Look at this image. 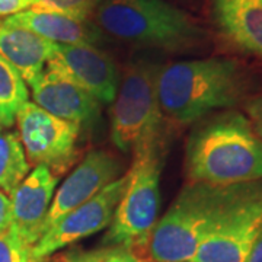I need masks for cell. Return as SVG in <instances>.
Instances as JSON below:
<instances>
[{
	"label": "cell",
	"instance_id": "cell-22",
	"mask_svg": "<svg viewBox=\"0 0 262 262\" xmlns=\"http://www.w3.org/2000/svg\"><path fill=\"white\" fill-rule=\"evenodd\" d=\"M246 114L248 120L255 134L262 140V94L249 99L246 103Z\"/></svg>",
	"mask_w": 262,
	"mask_h": 262
},
{
	"label": "cell",
	"instance_id": "cell-19",
	"mask_svg": "<svg viewBox=\"0 0 262 262\" xmlns=\"http://www.w3.org/2000/svg\"><path fill=\"white\" fill-rule=\"evenodd\" d=\"M102 0H31V8L56 12L66 16L91 20Z\"/></svg>",
	"mask_w": 262,
	"mask_h": 262
},
{
	"label": "cell",
	"instance_id": "cell-6",
	"mask_svg": "<svg viewBox=\"0 0 262 262\" xmlns=\"http://www.w3.org/2000/svg\"><path fill=\"white\" fill-rule=\"evenodd\" d=\"M160 64L137 60L127 66L113 101L111 140L124 153H134L166 136L158 99Z\"/></svg>",
	"mask_w": 262,
	"mask_h": 262
},
{
	"label": "cell",
	"instance_id": "cell-4",
	"mask_svg": "<svg viewBox=\"0 0 262 262\" xmlns=\"http://www.w3.org/2000/svg\"><path fill=\"white\" fill-rule=\"evenodd\" d=\"M242 184L210 185L189 182L155 226L144 262H189L217 217Z\"/></svg>",
	"mask_w": 262,
	"mask_h": 262
},
{
	"label": "cell",
	"instance_id": "cell-23",
	"mask_svg": "<svg viewBox=\"0 0 262 262\" xmlns=\"http://www.w3.org/2000/svg\"><path fill=\"white\" fill-rule=\"evenodd\" d=\"M31 8V0H0V19L13 16Z\"/></svg>",
	"mask_w": 262,
	"mask_h": 262
},
{
	"label": "cell",
	"instance_id": "cell-7",
	"mask_svg": "<svg viewBox=\"0 0 262 262\" xmlns=\"http://www.w3.org/2000/svg\"><path fill=\"white\" fill-rule=\"evenodd\" d=\"M262 227V181L242 184L189 262H246Z\"/></svg>",
	"mask_w": 262,
	"mask_h": 262
},
{
	"label": "cell",
	"instance_id": "cell-12",
	"mask_svg": "<svg viewBox=\"0 0 262 262\" xmlns=\"http://www.w3.org/2000/svg\"><path fill=\"white\" fill-rule=\"evenodd\" d=\"M58 179L46 166H35L10 195V227L32 246L42 236Z\"/></svg>",
	"mask_w": 262,
	"mask_h": 262
},
{
	"label": "cell",
	"instance_id": "cell-18",
	"mask_svg": "<svg viewBox=\"0 0 262 262\" xmlns=\"http://www.w3.org/2000/svg\"><path fill=\"white\" fill-rule=\"evenodd\" d=\"M28 98V88L22 76L0 56V128H10L15 124L16 114Z\"/></svg>",
	"mask_w": 262,
	"mask_h": 262
},
{
	"label": "cell",
	"instance_id": "cell-9",
	"mask_svg": "<svg viewBox=\"0 0 262 262\" xmlns=\"http://www.w3.org/2000/svg\"><path fill=\"white\" fill-rule=\"evenodd\" d=\"M128 173L121 175L89 201L67 213L32 246L37 262H46L57 251L108 227L127 188Z\"/></svg>",
	"mask_w": 262,
	"mask_h": 262
},
{
	"label": "cell",
	"instance_id": "cell-14",
	"mask_svg": "<svg viewBox=\"0 0 262 262\" xmlns=\"http://www.w3.org/2000/svg\"><path fill=\"white\" fill-rule=\"evenodd\" d=\"M213 19L233 47L262 58V0H213Z\"/></svg>",
	"mask_w": 262,
	"mask_h": 262
},
{
	"label": "cell",
	"instance_id": "cell-1",
	"mask_svg": "<svg viewBox=\"0 0 262 262\" xmlns=\"http://www.w3.org/2000/svg\"><path fill=\"white\" fill-rule=\"evenodd\" d=\"M185 173L189 182L222 187L262 181V140L244 114L210 117L188 137Z\"/></svg>",
	"mask_w": 262,
	"mask_h": 262
},
{
	"label": "cell",
	"instance_id": "cell-11",
	"mask_svg": "<svg viewBox=\"0 0 262 262\" xmlns=\"http://www.w3.org/2000/svg\"><path fill=\"white\" fill-rule=\"evenodd\" d=\"M122 163L105 150H94L66 178L54 194L44 223V232L67 213L89 201L106 185L121 177Z\"/></svg>",
	"mask_w": 262,
	"mask_h": 262
},
{
	"label": "cell",
	"instance_id": "cell-5",
	"mask_svg": "<svg viewBox=\"0 0 262 262\" xmlns=\"http://www.w3.org/2000/svg\"><path fill=\"white\" fill-rule=\"evenodd\" d=\"M165 140L166 136L133 153L127 188L102 239L103 246L130 249L141 261L158 223Z\"/></svg>",
	"mask_w": 262,
	"mask_h": 262
},
{
	"label": "cell",
	"instance_id": "cell-16",
	"mask_svg": "<svg viewBox=\"0 0 262 262\" xmlns=\"http://www.w3.org/2000/svg\"><path fill=\"white\" fill-rule=\"evenodd\" d=\"M10 25L20 27L60 46L92 44L101 39V31L91 20L66 16L56 12L29 9L5 19Z\"/></svg>",
	"mask_w": 262,
	"mask_h": 262
},
{
	"label": "cell",
	"instance_id": "cell-15",
	"mask_svg": "<svg viewBox=\"0 0 262 262\" xmlns=\"http://www.w3.org/2000/svg\"><path fill=\"white\" fill-rule=\"evenodd\" d=\"M56 44L28 29L0 19V56L8 60L31 84L46 70Z\"/></svg>",
	"mask_w": 262,
	"mask_h": 262
},
{
	"label": "cell",
	"instance_id": "cell-13",
	"mask_svg": "<svg viewBox=\"0 0 262 262\" xmlns=\"http://www.w3.org/2000/svg\"><path fill=\"white\" fill-rule=\"evenodd\" d=\"M29 88L35 105L54 117L77 124L80 128L92 125L99 118L101 103L53 69L46 67Z\"/></svg>",
	"mask_w": 262,
	"mask_h": 262
},
{
	"label": "cell",
	"instance_id": "cell-25",
	"mask_svg": "<svg viewBox=\"0 0 262 262\" xmlns=\"http://www.w3.org/2000/svg\"><path fill=\"white\" fill-rule=\"evenodd\" d=\"M246 262H262V227L258 236H256V239H255V242H253Z\"/></svg>",
	"mask_w": 262,
	"mask_h": 262
},
{
	"label": "cell",
	"instance_id": "cell-17",
	"mask_svg": "<svg viewBox=\"0 0 262 262\" xmlns=\"http://www.w3.org/2000/svg\"><path fill=\"white\" fill-rule=\"evenodd\" d=\"M29 173V162L18 133L0 128V191L12 195Z\"/></svg>",
	"mask_w": 262,
	"mask_h": 262
},
{
	"label": "cell",
	"instance_id": "cell-20",
	"mask_svg": "<svg viewBox=\"0 0 262 262\" xmlns=\"http://www.w3.org/2000/svg\"><path fill=\"white\" fill-rule=\"evenodd\" d=\"M0 262H37L32 245L27 244L10 226L0 232Z\"/></svg>",
	"mask_w": 262,
	"mask_h": 262
},
{
	"label": "cell",
	"instance_id": "cell-8",
	"mask_svg": "<svg viewBox=\"0 0 262 262\" xmlns=\"http://www.w3.org/2000/svg\"><path fill=\"white\" fill-rule=\"evenodd\" d=\"M19 140L29 163L46 166L60 177L75 163L80 127L51 115L34 102H27L16 114Z\"/></svg>",
	"mask_w": 262,
	"mask_h": 262
},
{
	"label": "cell",
	"instance_id": "cell-2",
	"mask_svg": "<svg viewBox=\"0 0 262 262\" xmlns=\"http://www.w3.org/2000/svg\"><path fill=\"white\" fill-rule=\"evenodd\" d=\"M156 86L163 118L185 125L242 101L246 77L236 60L211 57L160 66Z\"/></svg>",
	"mask_w": 262,
	"mask_h": 262
},
{
	"label": "cell",
	"instance_id": "cell-3",
	"mask_svg": "<svg viewBox=\"0 0 262 262\" xmlns=\"http://www.w3.org/2000/svg\"><path fill=\"white\" fill-rule=\"evenodd\" d=\"M92 24L130 46L182 53L200 47L206 31L165 0H102Z\"/></svg>",
	"mask_w": 262,
	"mask_h": 262
},
{
	"label": "cell",
	"instance_id": "cell-10",
	"mask_svg": "<svg viewBox=\"0 0 262 262\" xmlns=\"http://www.w3.org/2000/svg\"><path fill=\"white\" fill-rule=\"evenodd\" d=\"M47 67L82 88L99 103H113L120 76L113 58L101 48L92 44H56Z\"/></svg>",
	"mask_w": 262,
	"mask_h": 262
},
{
	"label": "cell",
	"instance_id": "cell-24",
	"mask_svg": "<svg viewBox=\"0 0 262 262\" xmlns=\"http://www.w3.org/2000/svg\"><path fill=\"white\" fill-rule=\"evenodd\" d=\"M12 220V203L9 195L0 191V232L8 229Z\"/></svg>",
	"mask_w": 262,
	"mask_h": 262
},
{
	"label": "cell",
	"instance_id": "cell-21",
	"mask_svg": "<svg viewBox=\"0 0 262 262\" xmlns=\"http://www.w3.org/2000/svg\"><path fill=\"white\" fill-rule=\"evenodd\" d=\"M63 262H144L130 249L121 246H103L91 252L79 253Z\"/></svg>",
	"mask_w": 262,
	"mask_h": 262
}]
</instances>
